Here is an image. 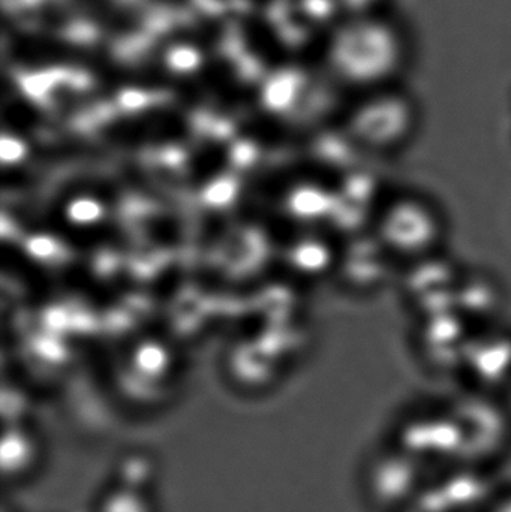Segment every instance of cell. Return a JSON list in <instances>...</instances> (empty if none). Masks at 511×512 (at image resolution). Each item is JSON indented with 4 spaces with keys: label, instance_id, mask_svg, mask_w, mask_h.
<instances>
[{
    "label": "cell",
    "instance_id": "cell-6",
    "mask_svg": "<svg viewBox=\"0 0 511 512\" xmlns=\"http://www.w3.org/2000/svg\"><path fill=\"white\" fill-rule=\"evenodd\" d=\"M488 512H511V493L495 499L491 507L488 508Z\"/></svg>",
    "mask_w": 511,
    "mask_h": 512
},
{
    "label": "cell",
    "instance_id": "cell-4",
    "mask_svg": "<svg viewBox=\"0 0 511 512\" xmlns=\"http://www.w3.org/2000/svg\"><path fill=\"white\" fill-rule=\"evenodd\" d=\"M116 483L120 486L150 492L158 475V463L146 454H129L116 466Z\"/></svg>",
    "mask_w": 511,
    "mask_h": 512
},
{
    "label": "cell",
    "instance_id": "cell-3",
    "mask_svg": "<svg viewBox=\"0 0 511 512\" xmlns=\"http://www.w3.org/2000/svg\"><path fill=\"white\" fill-rule=\"evenodd\" d=\"M96 512H158L152 493L113 484L99 498Z\"/></svg>",
    "mask_w": 511,
    "mask_h": 512
},
{
    "label": "cell",
    "instance_id": "cell-1",
    "mask_svg": "<svg viewBox=\"0 0 511 512\" xmlns=\"http://www.w3.org/2000/svg\"><path fill=\"white\" fill-rule=\"evenodd\" d=\"M420 475V463L405 451L381 454L366 468V496L377 510L404 511L422 496Z\"/></svg>",
    "mask_w": 511,
    "mask_h": 512
},
{
    "label": "cell",
    "instance_id": "cell-5",
    "mask_svg": "<svg viewBox=\"0 0 511 512\" xmlns=\"http://www.w3.org/2000/svg\"><path fill=\"white\" fill-rule=\"evenodd\" d=\"M401 512H444L438 507L435 502H432L431 499L426 495L420 496L419 501L414 502L410 507L405 508L404 511Z\"/></svg>",
    "mask_w": 511,
    "mask_h": 512
},
{
    "label": "cell",
    "instance_id": "cell-2",
    "mask_svg": "<svg viewBox=\"0 0 511 512\" xmlns=\"http://www.w3.org/2000/svg\"><path fill=\"white\" fill-rule=\"evenodd\" d=\"M41 463L38 444L29 435L12 430L3 439L2 472L5 480L18 483L33 474Z\"/></svg>",
    "mask_w": 511,
    "mask_h": 512
}]
</instances>
